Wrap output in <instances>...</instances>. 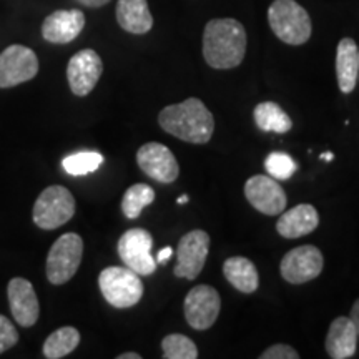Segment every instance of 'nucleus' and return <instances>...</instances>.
Segmentation results:
<instances>
[{"label": "nucleus", "instance_id": "1", "mask_svg": "<svg viewBox=\"0 0 359 359\" xmlns=\"http://www.w3.org/2000/svg\"><path fill=\"white\" fill-rule=\"evenodd\" d=\"M246 53V30L235 19H213L205 27L203 57L213 69H235Z\"/></svg>", "mask_w": 359, "mask_h": 359}, {"label": "nucleus", "instance_id": "2", "mask_svg": "<svg viewBox=\"0 0 359 359\" xmlns=\"http://www.w3.org/2000/svg\"><path fill=\"white\" fill-rule=\"evenodd\" d=\"M158 123L165 132L178 140L203 145L212 140L215 130L213 114L200 98H187L177 105H168L160 111Z\"/></svg>", "mask_w": 359, "mask_h": 359}, {"label": "nucleus", "instance_id": "3", "mask_svg": "<svg viewBox=\"0 0 359 359\" xmlns=\"http://www.w3.org/2000/svg\"><path fill=\"white\" fill-rule=\"evenodd\" d=\"M268 22L281 42L303 45L311 37L309 13L294 0H275L268 8Z\"/></svg>", "mask_w": 359, "mask_h": 359}, {"label": "nucleus", "instance_id": "4", "mask_svg": "<svg viewBox=\"0 0 359 359\" xmlns=\"http://www.w3.org/2000/svg\"><path fill=\"white\" fill-rule=\"evenodd\" d=\"M103 298L114 308H132L142 299L143 283L133 269L127 266H109L98 276Z\"/></svg>", "mask_w": 359, "mask_h": 359}, {"label": "nucleus", "instance_id": "5", "mask_svg": "<svg viewBox=\"0 0 359 359\" xmlns=\"http://www.w3.org/2000/svg\"><path fill=\"white\" fill-rule=\"evenodd\" d=\"M83 240L77 233H65L52 245L47 257V278L52 285H65L82 263Z\"/></svg>", "mask_w": 359, "mask_h": 359}, {"label": "nucleus", "instance_id": "6", "mask_svg": "<svg viewBox=\"0 0 359 359\" xmlns=\"http://www.w3.org/2000/svg\"><path fill=\"white\" fill-rule=\"evenodd\" d=\"M75 215V198L65 187L52 185L40 193L34 205V222L42 230H57Z\"/></svg>", "mask_w": 359, "mask_h": 359}, {"label": "nucleus", "instance_id": "7", "mask_svg": "<svg viewBox=\"0 0 359 359\" xmlns=\"http://www.w3.org/2000/svg\"><path fill=\"white\" fill-rule=\"evenodd\" d=\"M39 74V58L25 45H11L0 53V88L29 82Z\"/></svg>", "mask_w": 359, "mask_h": 359}, {"label": "nucleus", "instance_id": "8", "mask_svg": "<svg viewBox=\"0 0 359 359\" xmlns=\"http://www.w3.org/2000/svg\"><path fill=\"white\" fill-rule=\"evenodd\" d=\"M151 248L154 238L143 228H132L118 240V255L125 266L143 276L154 275L156 269V259L151 257Z\"/></svg>", "mask_w": 359, "mask_h": 359}, {"label": "nucleus", "instance_id": "9", "mask_svg": "<svg viewBox=\"0 0 359 359\" xmlns=\"http://www.w3.org/2000/svg\"><path fill=\"white\" fill-rule=\"evenodd\" d=\"M325 258L316 246L303 245L288 251L281 259V276L291 285H303L323 273Z\"/></svg>", "mask_w": 359, "mask_h": 359}, {"label": "nucleus", "instance_id": "10", "mask_svg": "<svg viewBox=\"0 0 359 359\" xmlns=\"http://www.w3.org/2000/svg\"><path fill=\"white\" fill-rule=\"evenodd\" d=\"M210 251V236L203 230H193L182 236L177 246V266H175V276L185 278L193 281L198 278L201 269L205 266L206 257Z\"/></svg>", "mask_w": 359, "mask_h": 359}, {"label": "nucleus", "instance_id": "11", "mask_svg": "<svg viewBox=\"0 0 359 359\" xmlns=\"http://www.w3.org/2000/svg\"><path fill=\"white\" fill-rule=\"evenodd\" d=\"M222 299L218 291L210 285H200L190 290L185 298V318L193 330H210L218 320Z\"/></svg>", "mask_w": 359, "mask_h": 359}, {"label": "nucleus", "instance_id": "12", "mask_svg": "<svg viewBox=\"0 0 359 359\" xmlns=\"http://www.w3.org/2000/svg\"><path fill=\"white\" fill-rule=\"evenodd\" d=\"M245 196L253 208L262 212L268 217H276L285 212L286 193L280 183L269 175H255L245 185Z\"/></svg>", "mask_w": 359, "mask_h": 359}, {"label": "nucleus", "instance_id": "13", "mask_svg": "<svg viewBox=\"0 0 359 359\" xmlns=\"http://www.w3.org/2000/svg\"><path fill=\"white\" fill-rule=\"evenodd\" d=\"M102 58L92 48H85L75 53L67 65V79L74 95L85 97L95 88L102 77Z\"/></svg>", "mask_w": 359, "mask_h": 359}, {"label": "nucleus", "instance_id": "14", "mask_svg": "<svg viewBox=\"0 0 359 359\" xmlns=\"http://www.w3.org/2000/svg\"><path fill=\"white\" fill-rule=\"evenodd\" d=\"M137 163L142 172L160 183H173L180 175L178 161L168 147L161 143H145L137 151Z\"/></svg>", "mask_w": 359, "mask_h": 359}, {"label": "nucleus", "instance_id": "15", "mask_svg": "<svg viewBox=\"0 0 359 359\" xmlns=\"http://www.w3.org/2000/svg\"><path fill=\"white\" fill-rule=\"evenodd\" d=\"M7 294L13 320L24 327L34 326L39 320L40 306L32 283L25 278H13L8 283Z\"/></svg>", "mask_w": 359, "mask_h": 359}, {"label": "nucleus", "instance_id": "16", "mask_svg": "<svg viewBox=\"0 0 359 359\" xmlns=\"http://www.w3.org/2000/svg\"><path fill=\"white\" fill-rule=\"evenodd\" d=\"M85 27V15L79 8L57 11L43 20L42 37L50 43H70Z\"/></svg>", "mask_w": 359, "mask_h": 359}, {"label": "nucleus", "instance_id": "17", "mask_svg": "<svg viewBox=\"0 0 359 359\" xmlns=\"http://www.w3.org/2000/svg\"><path fill=\"white\" fill-rule=\"evenodd\" d=\"M320 224V215L313 205L303 203L281 213L276 223V230L283 238H302L314 231Z\"/></svg>", "mask_w": 359, "mask_h": 359}, {"label": "nucleus", "instance_id": "18", "mask_svg": "<svg viewBox=\"0 0 359 359\" xmlns=\"http://www.w3.org/2000/svg\"><path fill=\"white\" fill-rule=\"evenodd\" d=\"M358 346V331L353 321L346 316H339L331 323L326 334V351L333 359L353 358Z\"/></svg>", "mask_w": 359, "mask_h": 359}, {"label": "nucleus", "instance_id": "19", "mask_svg": "<svg viewBox=\"0 0 359 359\" xmlns=\"http://www.w3.org/2000/svg\"><path fill=\"white\" fill-rule=\"evenodd\" d=\"M116 22L128 34L143 35L154 27V17L147 0H118L116 4Z\"/></svg>", "mask_w": 359, "mask_h": 359}, {"label": "nucleus", "instance_id": "20", "mask_svg": "<svg viewBox=\"0 0 359 359\" xmlns=\"http://www.w3.org/2000/svg\"><path fill=\"white\" fill-rule=\"evenodd\" d=\"M358 74V43L346 37L338 43V50H336V77H338L341 92L351 93L356 88Z\"/></svg>", "mask_w": 359, "mask_h": 359}, {"label": "nucleus", "instance_id": "21", "mask_svg": "<svg viewBox=\"0 0 359 359\" xmlns=\"http://www.w3.org/2000/svg\"><path fill=\"white\" fill-rule=\"evenodd\" d=\"M223 275L231 286L246 294L257 291L259 285L257 266L251 263V259L245 257L228 258L223 264Z\"/></svg>", "mask_w": 359, "mask_h": 359}, {"label": "nucleus", "instance_id": "22", "mask_svg": "<svg viewBox=\"0 0 359 359\" xmlns=\"http://www.w3.org/2000/svg\"><path fill=\"white\" fill-rule=\"evenodd\" d=\"M255 122L257 127L263 132H275V133H286L293 127V122L275 102H263L255 109Z\"/></svg>", "mask_w": 359, "mask_h": 359}, {"label": "nucleus", "instance_id": "23", "mask_svg": "<svg viewBox=\"0 0 359 359\" xmlns=\"http://www.w3.org/2000/svg\"><path fill=\"white\" fill-rule=\"evenodd\" d=\"M80 343L79 330L72 326H64L45 339L43 356L47 359H60L69 356Z\"/></svg>", "mask_w": 359, "mask_h": 359}, {"label": "nucleus", "instance_id": "24", "mask_svg": "<svg viewBox=\"0 0 359 359\" xmlns=\"http://www.w3.org/2000/svg\"><path fill=\"white\" fill-rule=\"evenodd\" d=\"M155 190L145 183H137L125 191L122 200V212L128 219H137L143 208L154 203Z\"/></svg>", "mask_w": 359, "mask_h": 359}, {"label": "nucleus", "instance_id": "25", "mask_svg": "<svg viewBox=\"0 0 359 359\" xmlns=\"http://www.w3.org/2000/svg\"><path fill=\"white\" fill-rule=\"evenodd\" d=\"M103 163V156L98 151H79V154L69 155L62 161V167L72 177H83V175L97 172Z\"/></svg>", "mask_w": 359, "mask_h": 359}, {"label": "nucleus", "instance_id": "26", "mask_svg": "<svg viewBox=\"0 0 359 359\" xmlns=\"http://www.w3.org/2000/svg\"><path fill=\"white\" fill-rule=\"evenodd\" d=\"M161 351L165 359H196L198 348L185 334H168L161 341Z\"/></svg>", "mask_w": 359, "mask_h": 359}, {"label": "nucleus", "instance_id": "27", "mask_svg": "<svg viewBox=\"0 0 359 359\" xmlns=\"http://www.w3.org/2000/svg\"><path fill=\"white\" fill-rule=\"evenodd\" d=\"M264 168L271 178L290 180L298 170V165L288 154L275 151V154H269L268 158L264 160Z\"/></svg>", "mask_w": 359, "mask_h": 359}, {"label": "nucleus", "instance_id": "28", "mask_svg": "<svg viewBox=\"0 0 359 359\" xmlns=\"http://www.w3.org/2000/svg\"><path fill=\"white\" fill-rule=\"evenodd\" d=\"M19 343V333L7 316L0 314V354L8 351Z\"/></svg>", "mask_w": 359, "mask_h": 359}, {"label": "nucleus", "instance_id": "29", "mask_svg": "<svg viewBox=\"0 0 359 359\" xmlns=\"http://www.w3.org/2000/svg\"><path fill=\"white\" fill-rule=\"evenodd\" d=\"M262 359H298L299 354L294 348L288 344H275V346L268 348L262 356Z\"/></svg>", "mask_w": 359, "mask_h": 359}, {"label": "nucleus", "instance_id": "30", "mask_svg": "<svg viewBox=\"0 0 359 359\" xmlns=\"http://www.w3.org/2000/svg\"><path fill=\"white\" fill-rule=\"evenodd\" d=\"M172 255H173L172 246H165L163 250L158 251V257H156V263L167 264L170 262V258H172Z\"/></svg>", "mask_w": 359, "mask_h": 359}, {"label": "nucleus", "instance_id": "31", "mask_svg": "<svg viewBox=\"0 0 359 359\" xmlns=\"http://www.w3.org/2000/svg\"><path fill=\"white\" fill-rule=\"evenodd\" d=\"M349 320L353 321V325H354V327H356L358 336H359V299H358L356 303L353 304V308H351V314H349Z\"/></svg>", "mask_w": 359, "mask_h": 359}, {"label": "nucleus", "instance_id": "32", "mask_svg": "<svg viewBox=\"0 0 359 359\" xmlns=\"http://www.w3.org/2000/svg\"><path fill=\"white\" fill-rule=\"evenodd\" d=\"M80 4H83L85 7H92V8H97V7H103L107 6V4L110 2V0H79Z\"/></svg>", "mask_w": 359, "mask_h": 359}, {"label": "nucleus", "instance_id": "33", "mask_svg": "<svg viewBox=\"0 0 359 359\" xmlns=\"http://www.w3.org/2000/svg\"><path fill=\"white\" fill-rule=\"evenodd\" d=\"M118 359H142V356L138 353H123L120 356H116Z\"/></svg>", "mask_w": 359, "mask_h": 359}, {"label": "nucleus", "instance_id": "34", "mask_svg": "<svg viewBox=\"0 0 359 359\" xmlns=\"http://www.w3.org/2000/svg\"><path fill=\"white\" fill-rule=\"evenodd\" d=\"M321 158L326 160V161H331V160L334 158V156H333V154H331V151H326V154L321 155Z\"/></svg>", "mask_w": 359, "mask_h": 359}, {"label": "nucleus", "instance_id": "35", "mask_svg": "<svg viewBox=\"0 0 359 359\" xmlns=\"http://www.w3.org/2000/svg\"><path fill=\"white\" fill-rule=\"evenodd\" d=\"M188 200H190V198H188V195H182L178 198V203L180 205H185V203H188Z\"/></svg>", "mask_w": 359, "mask_h": 359}, {"label": "nucleus", "instance_id": "36", "mask_svg": "<svg viewBox=\"0 0 359 359\" xmlns=\"http://www.w3.org/2000/svg\"><path fill=\"white\" fill-rule=\"evenodd\" d=\"M358 64H359V47H358ZM358 80H359V74H358Z\"/></svg>", "mask_w": 359, "mask_h": 359}]
</instances>
